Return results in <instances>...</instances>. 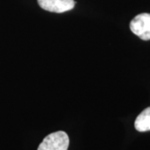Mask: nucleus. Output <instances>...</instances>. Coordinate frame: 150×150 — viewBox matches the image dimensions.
Segmentation results:
<instances>
[{
  "label": "nucleus",
  "mask_w": 150,
  "mask_h": 150,
  "mask_svg": "<svg viewBox=\"0 0 150 150\" xmlns=\"http://www.w3.org/2000/svg\"><path fill=\"white\" fill-rule=\"evenodd\" d=\"M69 139L64 131L48 134L39 144L38 150H68Z\"/></svg>",
  "instance_id": "nucleus-1"
},
{
  "label": "nucleus",
  "mask_w": 150,
  "mask_h": 150,
  "mask_svg": "<svg viewBox=\"0 0 150 150\" xmlns=\"http://www.w3.org/2000/svg\"><path fill=\"white\" fill-rule=\"evenodd\" d=\"M130 29L135 35L148 41L150 39V13H140L130 22Z\"/></svg>",
  "instance_id": "nucleus-2"
},
{
  "label": "nucleus",
  "mask_w": 150,
  "mask_h": 150,
  "mask_svg": "<svg viewBox=\"0 0 150 150\" xmlns=\"http://www.w3.org/2000/svg\"><path fill=\"white\" fill-rule=\"evenodd\" d=\"M39 6L44 10L61 13L74 8V0H38Z\"/></svg>",
  "instance_id": "nucleus-3"
},
{
  "label": "nucleus",
  "mask_w": 150,
  "mask_h": 150,
  "mask_svg": "<svg viewBox=\"0 0 150 150\" xmlns=\"http://www.w3.org/2000/svg\"><path fill=\"white\" fill-rule=\"evenodd\" d=\"M134 127L139 132L150 131V107L147 108L137 117Z\"/></svg>",
  "instance_id": "nucleus-4"
}]
</instances>
